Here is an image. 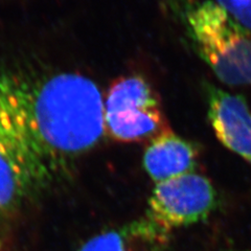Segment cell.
<instances>
[{"label":"cell","mask_w":251,"mask_h":251,"mask_svg":"<svg viewBox=\"0 0 251 251\" xmlns=\"http://www.w3.org/2000/svg\"><path fill=\"white\" fill-rule=\"evenodd\" d=\"M169 234L147 218L98 233L76 251H167Z\"/></svg>","instance_id":"52a82bcc"},{"label":"cell","mask_w":251,"mask_h":251,"mask_svg":"<svg viewBox=\"0 0 251 251\" xmlns=\"http://www.w3.org/2000/svg\"><path fill=\"white\" fill-rule=\"evenodd\" d=\"M203 92L217 138L251 166V110L245 98L208 82H204Z\"/></svg>","instance_id":"5b68a950"},{"label":"cell","mask_w":251,"mask_h":251,"mask_svg":"<svg viewBox=\"0 0 251 251\" xmlns=\"http://www.w3.org/2000/svg\"><path fill=\"white\" fill-rule=\"evenodd\" d=\"M105 132L121 143L150 141L169 126L158 94L137 75L116 78L104 99Z\"/></svg>","instance_id":"3957f363"},{"label":"cell","mask_w":251,"mask_h":251,"mask_svg":"<svg viewBox=\"0 0 251 251\" xmlns=\"http://www.w3.org/2000/svg\"><path fill=\"white\" fill-rule=\"evenodd\" d=\"M218 193L209 179L197 173L156 183L146 218L171 232L206 220L218 207Z\"/></svg>","instance_id":"277c9868"},{"label":"cell","mask_w":251,"mask_h":251,"mask_svg":"<svg viewBox=\"0 0 251 251\" xmlns=\"http://www.w3.org/2000/svg\"><path fill=\"white\" fill-rule=\"evenodd\" d=\"M177 15L198 56L222 83L251 86V30L214 0L177 4Z\"/></svg>","instance_id":"7a4b0ae2"},{"label":"cell","mask_w":251,"mask_h":251,"mask_svg":"<svg viewBox=\"0 0 251 251\" xmlns=\"http://www.w3.org/2000/svg\"><path fill=\"white\" fill-rule=\"evenodd\" d=\"M0 251H5V250H4V246H3V244H2L1 240H0Z\"/></svg>","instance_id":"30bf717a"},{"label":"cell","mask_w":251,"mask_h":251,"mask_svg":"<svg viewBox=\"0 0 251 251\" xmlns=\"http://www.w3.org/2000/svg\"><path fill=\"white\" fill-rule=\"evenodd\" d=\"M231 251H248V250H231Z\"/></svg>","instance_id":"8fae6325"},{"label":"cell","mask_w":251,"mask_h":251,"mask_svg":"<svg viewBox=\"0 0 251 251\" xmlns=\"http://www.w3.org/2000/svg\"><path fill=\"white\" fill-rule=\"evenodd\" d=\"M35 192L25 176L0 153V224L12 217Z\"/></svg>","instance_id":"ba28073f"},{"label":"cell","mask_w":251,"mask_h":251,"mask_svg":"<svg viewBox=\"0 0 251 251\" xmlns=\"http://www.w3.org/2000/svg\"><path fill=\"white\" fill-rule=\"evenodd\" d=\"M199 149L192 141L175 134L171 129L149 141L143 164L155 183L195 173Z\"/></svg>","instance_id":"8992f818"},{"label":"cell","mask_w":251,"mask_h":251,"mask_svg":"<svg viewBox=\"0 0 251 251\" xmlns=\"http://www.w3.org/2000/svg\"><path fill=\"white\" fill-rule=\"evenodd\" d=\"M105 133L104 98L90 77L0 62V153L36 192L66 176Z\"/></svg>","instance_id":"6da1fadb"},{"label":"cell","mask_w":251,"mask_h":251,"mask_svg":"<svg viewBox=\"0 0 251 251\" xmlns=\"http://www.w3.org/2000/svg\"><path fill=\"white\" fill-rule=\"evenodd\" d=\"M243 26L251 30V0H214Z\"/></svg>","instance_id":"9c48e42d"}]
</instances>
